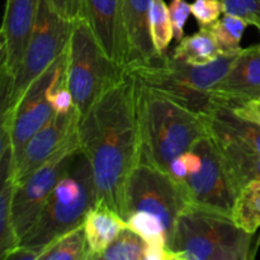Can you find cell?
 <instances>
[{"label":"cell","instance_id":"cell-1","mask_svg":"<svg viewBox=\"0 0 260 260\" xmlns=\"http://www.w3.org/2000/svg\"><path fill=\"white\" fill-rule=\"evenodd\" d=\"M80 150L95 179L98 202L126 217V187L140 161L135 79L128 73L79 121Z\"/></svg>","mask_w":260,"mask_h":260},{"label":"cell","instance_id":"cell-2","mask_svg":"<svg viewBox=\"0 0 260 260\" xmlns=\"http://www.w3.org/2000/svg\"><path fill=\"white\" fill-rule=\"evenodd\" d=\"M135 95L140 134L139 162L168 172L175 157L210 132L208 113L185 108L137 79Z\"/></svg>","mask_w":260,"mask_h":260},{"label":"cell","instance_id":"cell-3","mask_svg":"<svg viewBox=\"0 0 260 260\" xmlns=\"http://www.w3.org/2000/svg\"><path fill=\"white\" fill-rule=\"evenodd\" d=\"M255 235L229 215L188 206L178 217L169 250L177 260H250L260 241Z\"/></svg>","mask_w":260,"mask_h":260},{"label":"cell","instance_id":"cell-4","mask_svg":"<svg viewBox=\"0 0 260 260\" xmlns=\"http://www.w3.org/2000/svg\"><path fill=\"white\" fill-rule=\"evenodd\" d=\"M98 203L95 179L88 157L79 149L68 172L53 189L40 217L19 246L37 253L63 234L83 225L89 211Z\"/></svg>","mask_w":260,"mask_h":260},{"label":"cell","instance_id":"cell-5","mask_svg":"<svg viewBox=\"0 0 260 260\" xmlns=\"http://www.w3.org/2000/svg\"><path fill=\"white\" fill-rule=\"evenodd\" d=\"M236 56L238 53H221L212 62L197 66L165 53L126 71L180 106L198 113H210L212 90L230 70Z\"/></svg>","mask_w":260,"mask_h":260},{"label":"cell","instance_id":"cell-6","mask_svg":"<svg viewBox=\"0 0 260 260\" xmlns=\"http://www.w3.org/2000/svg\"><path fill=\"white\" fill-rule=\"evenodd\" d=\"M168 173L180 185L189 206L231 215L239 189L211 132L175 157Z\"/></svg>","mask_w":260,"mask_h":260},{"label":"cell","instance_id":"cell-7","mask_svg":"<svg viewBox=\"0 0 260 260\" xmlns=\"http://www.w3.org/2000/svg\"><path fill=\"white\" fill-rule=\"evenodd\" d=\"M126 74L123 66L104 52L88 22L84 18L75 20L68 45L66 86L80 118Z\"/></svg>","mask_w":260,"mask_h":260},{"label":"cell","instance_id":"cell-8","mask_svg":"<svg viewBox=\"0 0 260 260\" xmlns=\"http://www.w3.org/2000/svg\"><path fill=\"white\" fill-rule=\"evenodd\" d=\"M74 22L61 18L48 0H40L37 19L17 75L2 91V121L7 119L28 86L45 73L66 50Z\"/></svg>","mask_w":260,"mask_h":260},{"label":"cell","instance_id":"cell-9","mask_svg":"<svg viewBox=\"0 0 260 260\" xmlns=\"http://www.w3.org/2000/svg\"><path fill=\"white\" fill-rule=\"evenodd\" d=\"M124 202V221L135 212L150 213L161 222L167 233L168 246L178 217L189 206L180 185L169 173L145 162H139L132 172Z\"/></svg>","mask_w":260,"mask_h":260},{"label":"cell","instance_id":"cell-10","mask_svg":"<svg viewBox=\"0 0 260 260\" xmlns=\"http://www.w3.org/2000/svg\"><path fill=\"white\" fill-rule=\"evenodd\" d=\"M66 58L68 47L45 73L41 74L28 86L10 116L2 121V131L9 135L13 147L15 172L27 142L56 113L51 95L53 90L66 79Z\"/></svg>","mask_w":260,"mask_h":260},{"label":"cell","instance_id":"cell-11","mask_svg":"<svg viewBox=\"0 0 260 260\" xmlns=\"http://www.w3.org/2000/svg\"><path fill=\"white\" fill-rule=\"evenodd\" d=\"M80 149L78 134L29 177L18 183L12 202L10 221L19 243L40 217L53 189L70 168Z\"/></svg>","mask_w":260,"mask_h":260},{"label":"cell","instance_id":"cell-12","mask_svg":"<svg viewBox=\"0 0 260 260\" xmlns=\"http://www.w3.org/2000/svg\"><path fill=\"white\" fill-rule=\"evenodd\" d=\"M40 0H7L2 27V91L17 75L37 19Z\"/></svg>","mask_w":260,"mask_h":260},{"label":"cell","instance_id":"cell-13","mask_svg":"<svg viewBox=\"0 0 260 260\" xmlns=\"http://www.w3.org/2000/svg\"><path fill=\"white\" fill-rule=\"evenodd\" d=\"M254 99H260V43L241 48L230 70L211 94L212 109L236 108Z\"/></svg>","mask_w":260,"mask_h":260},{"label":"cell","instance_id":"cell-14","mask_svg":"<svg viewBox=\"0 0 260 260\" xmlns=\"http://www.w3.org/2000/svg\"><path fill=\"white\" fill-rule=\"evenodd\" d=\"M80 116L76 108L66 113H55L27 142L17 164V182L29 177L38 167L62 149L76 134Z\"/></svg>","mask_w":260,"mask_h":260},{"label":"cell","instance_id":"cell-15","mask_svg":"<svg viewBox=\"0 0 260 260\" xmlns=\"http://www.w3.org/2000/svg\"><path fill=\"white\" fill-rule=\"evenodd\" d=\"M81 7L83 18L104 52L124 68L126 43L121 0H81Z\"/></svg>","mask_w":260,"mask_h":260},{"label":"cell","instance_id":"cell-16","mask_svg":"<svg viewBox=\"0 0 260 260\" xmlns=\"http://www.w3.org/2000/svg\"><path fill=\"white\" fill-rule=\"evenodd\" d=\"M152 0H121L123 19L126 65L129 69L144 65L157 57L150 32Z\"/></svg>","mask_w":260,"mask_h":260},{"label":"cell","instance_id":"cell-17","mask_svg":"<svg viewBox=\"0 0 260 260\" xmlns=\"http://www.w3.org/2000/svg\"><path fill=\"white\" fill-rule=\"evenodd\" d=\"M0 170H2V188H0V256L7 260L8 255L19 246V239L12 228L10 213L12 202L17 189V174L13 147L9 135L2 131V145H0Z\"/></svg>","mask_w":260,"mask_h":260},{"label":"cell","instance_id":"cell-18","mask_svg":"<svg viewBox=\"0 0 260 260\" xmlns=\"http://www.w3.org/2000/svg\"><path fill=\"white\" fill-rule=\"evenodd\" d=\"M215 139L239 192L251 180H260V154L241 144L230 135L210 126Z\"/></svg>","mask_w":260,"mask_h":260},{"label":"cell","instance_id":"cell-19","mask_svg":"<svg viewBox=\"0 0 260 260\" xmlns=\"http://www.w3.org/2000/svg\"><path fill=\"white\" fill-rule=\"evenodd\" d=\"M83 226L88 241L90 260H98V256L126 228L127 222L106 203L98 202L89 211Z\"/></svg>","mask_w":260,"mask_h":260},{"label":"cell","instance_id":"cell-20","mask_svg":"<svg viewBox=\"0 0 260 260\" xmlns=\"http://www.w3.org/2000/svg\"><path fill=\"white\" fill-rule=\"evenodd\" d=\"M210 126L217 128L260 154V124L236 114L226 107H215L208 113Z\"/></svg>","mask_w":260,"mask_h":260},{"label":"cell","instance_id":"cell-21","mask_svg":"<svg viewBox=\"0 0 260 260\" xmlns=\"http://www.w3.org/2000/svg\"><path fill=\"white\" fill-rule=\"evenodd\" d=\"M170 53L190 65L201 66L215 61L222 52L210 28L200 27L196 33L183 37Z\"/></svg>","mask_w":260,"mask_h":260},{"label":"cell","instance_id":"cell-22","mask_svg":"<svg viewBox=\"0 0 260 260\" xmlns=\"http://www.w3.org/2000/svg\"><path fill=\"white\" fill-rule=\"evenodd\" d=\"M230 217L243 230L256 234L260 229V180L244 185L236 197Z\"/></svg>","mask_w":260,"mask_h":260},{"label":"cell","instance_id":"cell-23","mask_svg":"<svg viewBox=\"0 0 260 260\" xmlns=\"http://www.w3.org/2000/svg\"><path fill=\"white\" fill-rule=\"evenodd\" d=\"M37 260H90L84 226L53 240L41 251Z\"/></svg>","mask_w":260,"mask_h":260},{"label":"cell","instance_id":"cell-24","mask_svg":"<svg viewBox=\"0 0 260 260\" xmlns=\"http://www.w3.org/2000/svg\"><path fill=\"white\" fill-rule=\"evenodd\" d=\"M147 241L126 226L116 240L98 256V260H146Z\"/></svg>","mask_w":260,"mask_h":260},{"label":"cell","instance_id":"cell-25","mask_svg":"<svg viewBox=\"0 0 260 260\" xmlns=\"http://www.w3.org/2000/svg\"><path fill=\"white\" fill-rule=\"evenodd\" d=\"M249 24L245 19L236 15L223 13L220 19L207 25L216 38L222 53H239L241 50V40Z\"/></svg>","mask_w":260,"mask_h":260},{"label":"cell","instance_id":"cell-26","mask_svg":"<svg viewBox=\"0 0 260 260\" xmlns=\"http://www.w3.org/2000/svg\"><path fill=\"white\" fill-rule=\"evenodd\" d=\"M150 32L157 55L161 56L168 53V48L174 38V28L165 0H152L150 12Z\"/></svg>","mask_w":260,"mask_h":260},{"label":"cell","instance_id":"cell-27","mask_svg":"<svg viewBox=\"0 0 260 260\" xmlns=\"http://www.w3.org/2000/svg\"><path fill=\"white\" fill-rule=\"evenodd\" d=\"M225 13L222 0H194L192 4V14L200 27H207L220 19Z\"/></svg>","mask_w":260,"mask_h":260},{"label":"cell","instance_id":"cell-28","mask_svg":"<svg viewBox=\"0 0 260 260\" xmlns=\"http://www.w3.org/2000/svg\"><path fill=\"white\" fill-rule=\"evenodd\" d=\"M225 13L245 19L254 25L260 20V0H222Z\"/></svg>","mask_w":260,"mask_h":260},{"label":"cell","instance_id":"cell-29","mask_svg":"<svg viewBox=\"0 0 260 260\" xmlns=\"http://www.w3.org/2000/svg\"><path fill=\"white\" fill-rule=\"evenodd\" d=\"M168 8L174 28V40L179 42L184 37V27L188 17L192 13V4L187 0H170Z\"/></svg>","mask_w":260,"mask_h":260},{"label":"cell","instance_id":"cell-30","mask_svg":"<svg viewBox=\"0 0 260 260\" xmlns=\"http://www.w3.org/2000/svg\"><path fill=\"white\" fill-rule=\"evenodd\" d=\"M48 2L52 9L63 19L75 22L79 18H83L81 0H48Z\"/></svg>","mask_w":260,"mask_h":260},{"label":"cell","instance_id":"cell-31","mask_svg":"<svg viewBox=\"0 0 260 260\" xmlns=\"http://www.w3.org/2000/svg\"><path fill=\"white\" fill-rule=\"evenodd\" d=\"M51 101H52V106L56 113H66L75 108L73 94L66 86V79L53 90Z\"/></svg>","mask_w":260,"mask_h":260},{"label":"cell","instance_id":"cell-32","mask_svg":"<svg viewBox=\"0 0 260 260\" xmlns=\"http://www.w3.org/2000/svg\"><path fill=\"white\" fill-rule=\"evenodd\" d=\"M230 109H233L239 116L245 117V118L251 119V121L260 124V99H254V101L246 102V103L241 104V106L236 107V108Z\"/></svg>","mask_w":260,"mask_h":260},{"label":"cell","instance_id":"cell-33","mask_svg":"<svg viewBox=\"0 0 260 260\" xmlns=\"http://www.w3.org/2000/svg\"><path fill=\"white\" fill-rule=\"evenodd\" d=\"M254 27H256V29H258L259 33H260V20H258V22H256L255 24H254Z\"/></svg>","mask_w":260,"mask_h":260}]
</instances>
